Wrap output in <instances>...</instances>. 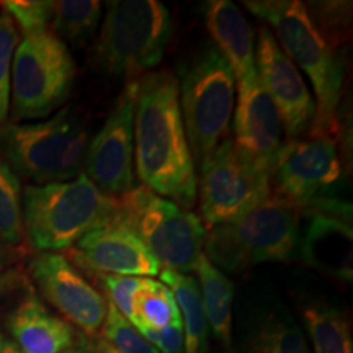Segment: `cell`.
I'll return each mask as SVG.
<instances>
[{
  "instance_id": "cell-1",
  "label": "cell",
  "mask_w": 353,
  "mask_h": 353,
  "mask_svg": "<svg viewBox=\"0 0 353 353\" xmlns=\"http://www.w3.org/2000/svg\"><path fill=\"white\" fill-rule=\"evenodd\" d=\"M132 131L134 165L144 187L185 210L192 208L198 195L196 172L174 72L154 70L138 79Z\"/></svg>"
},
{
  "instance_id": "cell-2",
  "label": "cell",
  "mask_w": 353,
  "mask_h": 353,
  "mask_svg": "<svg viewBox=\"0 0 353 353\" xmlns=\"http://www.w3.org/2000/svg\"><path fill=\"white\" fill-rule=\"evenodd\" d=\"M244 6L272 26L278 46L311 81L316 117L309 136L335 138L343 85V65L299 0H247Z\"/></svg>"
},
{
  "instance_id": "cell-3",
  "label": "cell",
  "mask_w": 353,
  "mask_h": 353,
  "mask_svg": "<svg viewBox=\"0 0 353 353\" xmlns=\"http://www.w3.org/2000/svg\"><path fill=\"white\" fill-rule=\"evenodd\" d=\"M114 216L117 198L100 192L85 174L69 182L28 185L21 192L23 231L37 252L70 249Z\"/></svg>"
},
{
  "instance_id": "cell-4",
  "label": "cell",
  "mask_w": 353,
  "mask_h": 353,
  "mask_svg": "<svg viewBox=\"0 0 353 353\" xmlns=\"http://www.w3.org/2000/svg\"><path fill=\"white\" fill-rule=\"evenodd\" d=\"M299 232V211L272 193L241 218L211 228L203 245L221 272H242L265 262H288L298 254Z\"/></svg>"
},
{
  "instance_id": "cell-5",
  "label": "cell",
  "mask_w": 353,
  "mask_h": 353,
  "mask_svg": "<svg viewBox=\"0 0 353 353\" xmlns=\"http://www.w3.org/2000/svg\"><path fill=\"white\" fill-rule=\"evenodd\" d=\"M179 100L195 167L228 139L236 100L231 65L213 43H205L180 65Z\"/></svg>"
},
{
  "instance_id": "cell-6",
  "label": "cell",
  "mask_w": 353,
  "mask_h": 353,
  "mask_svg": "<svg viewBox=\"0 0 353 353\" xmlns=\"http://www.w3.org/2000/svg\"><path fill=\"white\" fill-rule=\"evenodd\" d=\"M88 143V132L70 107L41 123L0 126L2 161L38 185L69 182L81 175Z\"/></svg>"
},
{
  "instance_id": "cell-7",
  "label": "cell",
  "mask_w": 353,
  "mask_h": 353,
  "mask_svg": "<svg viewBox=\"0 0 353 353\" xmlns=\"http://www.w3.org/2000/svg\"><path fill=\"white\" fill-rule=\"evenodd\" d=\"M174 32L169 8L159 0L107 2L95 59L108 74L136 81L159 65Z\"/></svg>"
},
{
  "instance_id": "cell-8",
  "label": "cell",
  "mask_w": 353,
  "mask_h": 353,
  "mask_svg": "<svg viewBox=\"0 0 353 353\" xmlns=\"http://www.w3.org/2000/svg\"><path fill=\"white\" fill-rule=\"evenodd\" d=\"M114 221L134 234L167 270L195 272L206 236L196 214L139 185L117 196Z\"/></svg>"
},
{
  "instance_id": "cell-9",
  "label": "cell",
  "mask_w": 353,
  "mask_h": 353,
  "mask_svg": "<svg viewBox=\"0 0 353 353\" xmlns=\"http://www.w3.org/2000/svg\"><path fill=\"white\" fill-rule=\"evenodd\" d=\"M342 165L330 138L290 139L278 151L270 174L272 193L299 211L352 223V205L335 195Z\"/></svg>"
},
{
  "instance_id": "cell-10",
  "label": "cell",
  "mask_w": 353,
  "mask_h": 353,
  "mask_svg": "<svg viewBox=\"0 0 353 353\" xmlns=\"http://www.w3.org/2000/svg\"><path fill=\"white\" fill-rule=\"evenodd\" d=\"M76 63L68 44L51 30L26 34L12 61V114L15 120L50 117L69 99Z\"/></svg>"
},
{
  "instance_id": "cell-11",
  "label": "cell",
  "mask_w": 353,
  "mask_h": 353,
  "mask_svg": "<svg viewBox=\"0 0 353 353\" xmlns=\"http://www.w3.org/2000/svg\"><path fill=\"white\" fill-rule=\"evenodd\" d=\"M198 170L196 193L208 229L241 218L272 195L270 175L244 161L231 138L203 159Z\"/></svg>"
},
{
  "instance_id": "cell-12",
  "label": "cell",
  "mask_w": 353,
  "mask_h": 353,
  "mask_svg": "<svg viewBox=\"0 0 353 353\" xmlns=\"http://www.w3.org/2000/svg\"><path fill=\"white\" fill-rule=\"evenodd\" d=\"M138 79L125 85L107 121L88 143L83 172L100 192L120 196L134 187V107Z\"/></svg>"
},
{
  "instance_id": "cell-13",
  "label": "cell",
  "mask_w": 353,
  "mask_h": 353,
  "mask_svg": "<svg viewBox=\"0 0 353 353\" xmlns=\"http://www.w3.org/2000/svg\"><path fill=\"white\" fill-rule=\"evenodd\" d=\"M30 275L43 298L64 321L94 337L100 332L107 314V301L85 276L57 252H38L28 263Z\"/></svg>"
},
{
  "instance_id": "cell-14",
  "label": "cell",
  "mask_w": 353,
  "mask_h": 353,
  "mask_svg": "<svg viewBox=\"0 0 353 353\" xmlns=\"http://www.w3.org/2000/svg\"><path fill=\"white\" fill-rule=\"evenodd\" d=\"M255 68L260 85L275 103L288 138L301 139L314 121L316 101L301 72L281 51L267 26L259 30Z\"/></svg>"
},
{
  "instance_id": "cell-15",
  "label": "cell",
  "mask_w": 353,
  "mask_h": 353,
  "mask_svg": "<svg viewBox=\"0 0 353 353\" xmlns=\"http://www.w3.org/2000/svg\"><path fill=\"white\" fill-rule=\"evenodd\" d=\"M234 149L244 161L270 175L273 162L283 145V123L270 95L257 81L239 90L234 110Z\"/></svg>"
},
{
  "instance_id": "cell-16",
  "label": "cell",
  "mask_w": 353,
  "mask_h": 353,
  "mask_svg": "<svg viewBox=\"0 0 353 353\" xmlns=\"http://www.w3.org/2000/svg\"><path fill=\"white\" fill-rule=\"evenodd\" d=\"M70 259L83 272L103 275L151 278L161 272V265L143 242L117 221L85 234L76 242Z\"/></svg>"
},
{
  "instance_id": "cell-17",
  "label": "cell",
  "mask_w": 353,
  "mask_h": 353,
  "mask_svg": "<svg viewBox=\"0 0 353 353\" xmlns=\"http://www.w3.org/2000/svg\"><path fill=\"white\" fill-rule=\"evenodd\" d=\"M206 28L228 64L236 85L245 90L259 81L255 68V33L239 7L229 0H210L201 6Z\"/></svg>"
},
{
  "instance_id": "cell-18",
  "label": "cell",
  "mask_w": 353,
  "mask_h": 353,
  "mask_svg": "<svg viewBox=\"0 0 353 353\" xmlns=\"http://www.w3.org/2000/svg\"><path fill=\"white\" fill-rule=\"evenodd\" d=\"M352 224L325 214L301 216L298 255L304 263L350 283Z\"/></svg>"
},
{
  "instance_id": "cell-19",
  "label": "cell",
  "mask_w": 353,
  "mask_h": 353,
  "mask_svg": "<svg viewBox=\"0 0 353 353\" xmlns=\"http://www.w3.org/2000/svg\"><path fill=\"white\" fill-rule=\"evenodd\" d=\"M7 329L21 353H64L76 342L72 325L52 314L41 299L28 290L7 317Z\"/></svg>"
},
{
  "instance_id": "cell-20",
  "label": "cell",
  "mask_w": 353,
  "mask_h": 353,
  "mask_svg": "<svg viewBox=\"0 0 353 353\" xmlns=\"http://www.w3.org/2000/svg\"><path fill=\"white\" fill-rule=\"evenodd\" d=\"M241 353H311L303 329L283 307L262 309L247 327Z\"/></svg>"
},
{
  "instance_id": "cell-21",
  "label": "cell",
  "mask_w": 353,
  "mask_h": 353,
  "mask_svg": "<svg viewBox=\"0 0 353 353\" xmlns=\"http://www.w3.org/2000/svg\"><path fill=\"white\" fill-rule=\"evenodd\" d=\"M198 275L203 309L211 332L223 345L232 343V303L234 285L229 278L214 267L203 254L195 267Z\"/></svg>"
},
{
  "instance_id": "cell-22",
  "label": "cell",
  "mask_w": 353,
  "mask_h": 353,
  "mask_svg": "<svg viewBox=\"0 0 353 353\" xmlns=\"http://www.w3.org/2000/svg\"><path fill=\"white\" fill-rule=\"evenodd\" d=\"M162 283L172 291L183 324L185 353H208L210 325L203 309L198 281L192 275L174 270L159 272Z\"/></svg>"
},
{
  "instance_id": "cell-23",
  "label": "cell",
  "mask_w": 353,
  "mask_h": 353,
  "mask_svg": "<svg viewBox=\"0 0 353 353\" xmlns=\"http://www.w3.org/2000/svg\"><path fill=\"white\" fill-rule=\"evenodd\" d=\"M301 312L314 353H353L350 324L341 309L314 301L307 303Z\"/></svg>"
},
{
  "instance_id": "cell-24",
  "label": "cell",
  "mask_w": 353,
  "mask_h": 353,
  "mask_svg": "<svg viewBox=\"0 0 353 353\" xmlns=\"http://www.w3.org/2000/svg\"><path fill=\"white\" fill-rule=\"evenodd\" d=\"M101 2L97 0H59L52 2L51 30L57 38L85 44L94 38L101 21Z\"/></svg>"
},
{
  "instance_id": "cell-25",
  "label": "cell",
  "mask_w": 353,
  "mask_h": 353,
  "mask_svg": "<svg viewBox=\"0 0 353 353\" xmlns=\"http://www.w3.org/2000/svg\"><path fill=\"white\" fill-rule=\"evenodd\" d=\"M132 325L136 329H165L183 325L174 294L162 281L145 278L134 298Z\"/></svg>"
},
{
  "instance_id": "cell-26",
  "label": "cell",
  "mask_w": 353,
  "mask_h": 353,
  "mask_svg": "<svg viewBox=\"0 0 353 353\" xmlns=\"http://www.w3.org/2000/svg\"><path fill=\"white\" fill-rule=\"evenodd\" d=\"M23 236L19 176L0 159V239L17 247L21 244Z\"/></svg>"
},
{
  "instance_id": "cell-27",
  "label": "cell",
  "mask_w": 353,
  "mask_h": 353,
  "mask_svg": "<svg viewBox=\"0 0 353 353\" xmlns=\"http://www.w3.org/2000/svg\"><path fill=\"white\" fill-rule=\"evenodd\" d=\"M100 330L101 339L117 353H159L110 301Z\"/></svg>"
},
{
  "instance_id": "cell-28",
  "label": "cell",
  "mask_w": 353,
  "mask_h": 353,
  "mask_svg": "<svg viewBox=\"0 0 353 353\" xmlns=\"http://www.w3.org/2000/svg\"><path fill=\"white\" fill-rule=\"evenodd\" d=\"M19 43V28L12 17L3 10L0 13V126L6 123L10 110L12 61Z\"/></svg>"
},
{
  "instance_id": "cell-29",
  "label": "cell",
  "mask_w": 353,
  "mask_h": 353,
  "mask_svg": "<svg viewBox=\"0 0 353 353\" xmlns=\"http://www.w3.org/2000/svg\"><path fill=\"white\" fill-rule=\"evenodd\" d=\"M3 10L15 21L19 32L26 34L41 33L51 30L52 2L43 0H8L2 2Z\"/></svg>"
},
{
  "instance_id": "cell-30",
  "label": "cell",
  "mask_w": 353,
  "mask_h": 353,
  "mask_svg": "<svg viewBox=\"0 0 353 353\" xmlns=\"http://www.w3.org/2000/svg\"><path fill=\"white\" fill-rule=\"evenodd\" d=\"M144 276L100 275V283L108 294V301L132 324L134 316V298L143 286Z\"/></svg>"
},
{
  "instance_id": "cell-31",
  "label": "cell",
  "mask_w": 353,
  "mask_h": 353,
  "mask_svg": "<svg viewBox=\"0 0 353 353\" xmlns=\"http://www.w3.org/2000/svg\"><path fill=\"white\" fill-rule=\"evenodd\" d=\"M138 330L161 353H183V325H172L165 329L139 327Z\"/></svg>"
},
{
  "instance_id": "cell-32",
  "label": "cell",
  "mask_w": 353,
  "mask_h": 353,
  "mask_svg": "<svg viewBox=\"0 0 353 353\" xmlns=\"http://www.w3.org/2000/svg\"><path fill=\"white\" fill-rule=\"evenodd\" d=\"M17 260L15 247L8 245L0 239V293L10 288L19 281V275L12 270Z\"/></svg>"
},
{
  "instance_id": "cell-33",
  "label": "cell",
  "mask_w": 353,
  "mask_h": 353,
  "mask_svg": "<svg viewBox=\"0 0 353 353\" xmlns=\"http://www.w3.org/2000/svg\"><path fill=\"white\" fill-rule=\"evenodd\" d=\"M92 350H94V353H117L112 347L108 345L107 342L103 341V339H97L95 343H94V348H92Z\"/></svg>"
},
{
  "instance_id": "cell-34",
  "label": "cell",
  "mask_w": 353,
  "mask_h": 353,
  "mask_svg": "<svg viewBox=\"0 0 353 353\" xmlns=\"http://www.w3.org/2000/svg\"><path fill=\"white\" fill-rule=\"evenodd\" d=\"M64 353H94V350H92V348L88 347L87 343H85V345H83V343H81V345H79V347H72V348H70V350L64 352Z\"/></svg>"
},
{
  "instance_id": "cell-35",
  "label": "cell",
  "mask_w": 353,
  "mask_h": 353,
  "mask_svg": "<svg viewBox=\"0 0 353 353\" xmlns=\"http://www.w3.org/2000/svg\"><path fill=\"white\" fill-rule=\"evenodd\" d=\"M0 353H21V352L15 345H13V343L6 342V345H3L2 352H0Z\"/></svg>"
},
{
  "instance_id": "cell-36",
  "label": "cell",
  "mask_w": 353,
  "mask_h": 353,
  "mask_svg": "<svg viewBox=\"0 0 353 353\" xmlns=\"http://www.w3.org/2000/svg\"><path fill=\"white\" fill-rule=\"evenodd\" d=\"M3 345H6V339H3V335H2V332H0V352H2V348H3Z\"/></svg>"
}]
</instances>
